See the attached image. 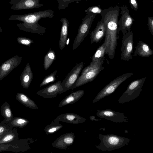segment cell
I'll use <instances>...</instances> for the list:
<instances>
[{
    "instance_id": "f1b7e54d",
    "label": "cell",
    "mask_w": 153,
    "mask_h": 153,
    "mask_svg": "<svg viewBox=\"0 0 153 153\" xmlns=\"http://www.w3.org/2000/svg\"><path fill=\"white\" fill-rule=\"evenodd\" d=\"M58 3V8L60 10L64 9L69 6L70 3L76 2L78 3L79 1L82 0H56Z\"/></svg>"
},
{
    "instance_id": "5bb4252c",
    "label": "cell",
    "mask_w": 153,
    "mask_h": 153,
    "mask_svg": "<svg viewBox=\"0 0 153 153\" xmlns=\"http://www.w3.org/2000/svg\"><path fill=\"white\" fill-rule=\"evenodd\" d=\"M75 137L74 134L72 132L65 134L58 137L51 145L54 147L65 149L73 144Z\"/></svg>"
},
{
    "instance_id": "d4e9b609",
    "label": "cell",
    "mask_w": 153,
    "mask_h": 153,
    "mask_svg": "<svg viewBox=\"0 0 153 153\" xmlns=\"http://www.w3.org/2000/svg\"><path fill=\"white\" fill-rule=\"evenodd\" d=\"M106 48V43L104 42L102 45L98 48L93 56L91 58L92 61L97 60L104 61L105 59V55Z\"/></svg>"
},
{
    "instance_id": "6da1fadb",
    "label": "cell",
    "mask_w": 153,
    "mask_h": 153,
    "mask_svg": "<svg viewBox=\"0 0 153 153\" xmlns=\"http://www.w3.org/2000/svg\"><path fill=\"white\" fill-rule=\"evenodd\" d=\"M54 16V12L52 10L48 9L23 15H11L8 19L22 22V23L16 24L21 30L43 34L45 33L46 28L39 24V21L42 18H53Z\"/></svg>"
},
{
    "instance_id": "7402d4cb",
    "label": "cell",
    "mask_w": 153,
    "mask_h": 153,
    "mask_svg": "<svg viewBox=\"0 0 153 153\" xmlns=\"http://www.w3.org/2000/svg\"><path fill=\"white\" fill-rule=\"evenodd\" d=\"M16 99L27 108L33 109H38V107L35 102L24 93L18 92Z\"/></svg>"
},
{
    "instance_id": "7c38bea8",
    "label": "cell",
    "mask_w": 153,
    "mask_h": 153,
    "mask_svg": "<svg viewBox=\"0 0 153 153\" xmlns=\"http://www.w3.org/2000/svg\"><path fill=\"white\" fill-rule=\"evenodd\" d=\"M22 58V57L16 55L6 61L1 65L0 81L7 76L20 64Z\"/></svg>"
},
{
    "instance_id": "d6a6232c",
    "label": "cell",
    "mask_w": 153,
    "mask_h": 153,
    "mask_svg": "<svg viewBox=\"0 0 153 153\" xmlns=\"http://www.w3.org/2000/svg\"><path fill=\"white\" fill-rule=\"evenodd\" d=\"M147 25L151 33L153 36V18L151 16L148 17Z\"/></svg>"
},
{
    "instance_id": "e0dca14e",
    "label": "cell",
    "mask_w": 153,
    "mask_h": 153,
    "mask_svg": "<svg viewBox=\"0 0 153 153\" xmlns=\"http://www.w3.org/2000/svg\"><path fill=\"white\" fill-rule=\"evenodd\" d=\"M20 77L22 86L25 88H28L33 78V72L29 63L25 66Z\"/></svg>"
},
{
    "instance_id": "30bf717a",
    "label": "cell",
    "mask_w": 153,
    "mask_h": 153,
    "mask_svg": "<svg viewBox=\"0 0 153 153\" xmlns=\"http://www.w3.org/2000/svg\"><path fill=\"white\" fill-rule=\"evenodd\" d=\"M96 115L99 117L116 123L128 122V119L123 112H117L109 109L97 110Z\"/></svg>"
},
{
    "instance_id": "1f68e13d",
    "label": "cell",
    "mask_w": 153,
    "mask_h": 153,
    "mask_svg": "<svg viewBox=\"0 0 153 153\" xmlns=\"http://www.w3.org/2000/svg\"><path fill=\"white\" fill-rule=\"evenodd\" d=\"M102 10L100 6H95L89 7L85 11V12H90L95 14H99Z\"/></svg>"
},
{
    "instance_id": "836d02e7",
    "label": "cell",
    "mask_w": 153,
    "mask_h": 153,
    "mask_svg": "<svg viewBox=\"0 0 153 153\" xmlns=\"http://www.w3.org/2000/svg\"><path fill=\"white\" fill-rule=\"evenodd\" d=\"M130 7L131 9L135 11H137L138 9V4L137 0H129Z\"/></svg>"
},
{
    "instance_id": "52a82bcc",
    "label": "cell",
    "mask_w": 153,
    "mask_h": 153,
    "mask_svg": "<svg viewBox=\"0 0 153 153\" xmlns=\"http://www.w3.org/2000/svg\"><path fill=\"white\" fill-rule=\"evenodd\" d=\"M133 33L132 31L127 32L123 36L121 48V59L128 61L133 58L132 54L133 52Z\"/></svg>"
},
{
    "instance_id": "44dd1931",
    "label": "cell",
    "mask_w": 153,
    "mask_h": 153,
    "mask_svg": "<svg viewBox=\"0 0 153 153\" xmlns=\"http://www.w3.org/2000/svg\"><path fill=\"white\" fill-rule=\"evenodd\" d=\"M19 138L17 129L13 127L0 138V144L13 143L16 142Z\"/></svg>"
},
{
    "instance_id": "d590c367",
    "label": "cell",
    "mask_w": 153,
    "mask_h": 153,
    "mask_svg": "<svg viewBox=\"0 0 153 153\" xmlns=\"http://www.w3.org/2000/svg\"><path fill=\"white\" fill-rule=\"evenodd\" d=\"M89 118L91 120L97 121V120H96L97 119L95 118V117L94 116H90V117H89Z\"/></svg>"
},
{
    "instance_id": "603a6c76",
    "label": "cell",
    "mask_w": 153,
    "mask_h": 153,
    "mask_svg": "<svg viewBox=\"0 0 153 153\" xmlns=\"http://www.w3.org/2000/svg\"><path fill=\"white\" fill-rule=\"evenodd\" d=\"M0 111L2 116L4 118V120L1 121V122L7 124L14 117L10 105L6 101L1 105Z\"/></svg>"
},
{
    "instance_id": "4316f807",
    "label": "cell",
    "mask_w": 153,
    "mask_h": 153,
    "mask_svg": "<svg viewBox=\"0 0 153 153\" xmlns=\"http://www.w3.org/2000/svg\"><path fill=\"white\" fill-rule=\"evenodd\" d=\"M62 127L59 121H53L44 128V130L47 134H52L59 130Z\"/></svg>"
},
{
    "instance_id": "2e32d148",
    "label": "cell",
    "mask_w": 153,
    "mask_h": 153,
    "mask_svg": "<svg viewBox=\"0 0 153 153\" xmlns=\"http://www.w3.org/2000/svg\"><path fill=\"white\" fill-rule=\"evenodd\" d=\"M105 28L103 21L102 19L99 22L95 29L90 33L91 43H97L105 37Z\"/></svg>"
},
{
    "instance_id": "5b68a950",
    "label": "cell",
    "mask_w": 153,
    "mask_h": 153,
    "mask_svg": "<svg viewBox=\"0 0 153 153\" xmlns=\"http://www.w3.org/2000/svg\"><path fill=\"white\" fill-rule=\"evenodd\" d=\"M85 14V16L82 19L74 42L72 48L73 50L76 49L80 45L88 35L93 20L97 14L87 12H86Z\"/></svg>"
},
{
    "instance_id": "8fae6325",
    "label": "cell",
    "mask_w": 153,
    "mask_h": 153,
    "mask_svg": "<svg viewBox=\"0 0 153 153\" xmlns=\"http://www.w3.org/2000/svg\"><path fill=\"white\" fill-rule=\"evenodd\" d=\"M61 82L59 80L38 91L36 94L44 98L51 99L54 98L58 94L63 93V89Z\"/></svg>"
},
{
    "instance_id": "e575fe53",
    "label": "cell",
    "mask_w": 153,
    "mask_h": 153,
    "mask_svg": "<svg viewBox=\"0 0 153 153\" xmlns=\"http://www.w3.org/2000/svg\"><path fill=\"white\" fill-rule=\"evenodd\" d=\"M10 146V144H0V152L7 151Z\"/></svg>"
},
{
    "instance_id": "3957f363",
    "label": "cell",
    "mask_w": 153,
    "mask_h": 153,
    "mask_svg": "<svg viewBox=\"0 0 153 153\" xmlns=\"http://www.w3.org/2000/svg\"><path fill=\"white\" fill-rule=\"evenodd\" d=\"M104 61L99 60L92 61L90 64L82 71L81 75L78 77L71 89L92 81L98 75L104 67L102 66Z\"/></svg>"
},
{
    "instance_id": "ac0fdd59",
    "label": "cell",
    "mask_w": 153,
    "mask_h": 153,
    "mask_svg": "<svg viewBox=\"0 0 153 153\" xmlns=\"http://www.w3.org/2000/svg\"><path fill=\"white\" fill-rule=\"evenodd\" d=\"M153 54V51L148 44L140 40L137 42V45L134 51V56L137 55L141 57H146Z\"/></svg>"
},
{
    "instance_id": "d6986e66",
    "label": "cell",
    "mask_w": 153,
    "mask_h": 153,
    "mask_svg": "<svg viewBox=\"0 0 153 153\" xmlns=\"http://www.w3.org/2000/svg\"><path fill=\"white\" fill-rule=\"evenodd\" d=\"M62 23L61 29L59 46L61 50H62L66 45L68 38L69 21L66 18H63L60 19Z\"/></svg>"
},
{
    "instance_id": "8d00e7d4",
    "label": "cell",
    "mask_w": 153,
    "mask_h": 153,
    "mask_svg": "<svg viewBox=\"0 0 153 153\" xmlns=\"http://www.w3.org/2000/svg\"><path fill=\"white\" fill-rule=\"evenodd\" d=\"M2 32V30L1 28V27H0V33Z\"/></svg>"
},
{
    "instance_id": "8992f818",
    "label": "cell",
    "mask_w": 153,
    "mask_h": 153,
    "mask_svg": "<svg viewBox=\"0 0 153 153\" xmlns=\"http://www.w3.org/2000/svg\"><path fill=\"white\" fill-rule=\"evenodd\" d=\"M133 74L132 72L126 73L114 79L107 85L97 94L92 102L95 103L113 93L123 82Z\"/></svg>"
},
{
    "instance_id": "4fadbf2b",
    "label": "cell",
    "mask_w": 153,
    "mask_h": 153,
    "mask_svg": "<svg viewBox=\"0 0 153 153\" xmlns=\"http://www.w3.org/2000/svg\"><path fill=\"white\" fill-rule=\"evenodd\" d=\"M40 0H11L9 3L13 10H26L40 7L44 5Z\"/></svg>"
},
{
    "instance_id": "83f0119b",
    "label": "cell",
    "mask_w": 153,
    "mask_h": 153,
    "mask_svg": "<svg viewBox=\"0 0 153 153\" xmlns=\"http://www.w3.org/2000/svg\"><path fill=\"white\" fill-rule=\"evenodd\" d=\"M57 72V71L56 70L45 77L40 84L39 86L42 87L50 83L54 82L56 79V76Z\"/></svg>"
},
{
    "instance_id": "9a60e30c",
    "label": "cell",
    "mask_w": 153,
    "mask_h": 153,
    "mask_svg": "<svg viewBox=\"0 0 153 153\" xmlns=\"http://www.w3.org/2000/svg\"><path fill=\"white\" fill-rule=\"evenodd\" d=\"M86 120L78 114L71 113L61 114L53 121H61L68 123L77 124L85 123Z\"/></svg>"
},
{
    "instance_id": "ffe728a7",
    "label": "cell",
    "mask_w": 153,
    "mask_h": 153,
    "mask_svg": "<svg viewBox=\"0 0 153 153\" xmlns=\"http://www.w3.org/2000/svg\"><path fill=\"white\" fill-rule=\"evenodd\" d=\"M85 91L79 90L72 92L66 97L59 103V107H61L69 104H73L78 101L84 95Z\"/></svg>"
},
{
    "instance_id": "ba28073f",
    "label": "cell",
    "mask_w": 153,
    "mask_h": 153,
    "mask_svg": "<svg viewBox=\"0 0 153 153\" xmlns=\"http://www.w3.org/2000/svg\"><path fill=\"white\" fill-rule=\"evenodd\" d=\"M121 9L120 14L121 16L118 24L119 26L117 30L118 34L121 31L123 34L124 35L127 32L131 31V27L134 21V19L131 16L128 7L123 5L120 7Z\"/></svg>"
},
{
    "instance_id": "4dcf8cb0",
    "label": "cell",
    "mask_w": 153,
    "mask_h": 153,
    "mask_svg": "<svg viewBox=\"0 0 153 153\" xmlns=\"http://www.w3.org/2000/svg\"><path fill=\"white\" fill-rule=\"evenodd\" d=\"M13 128L9 126L7 124H6L1 122L0 123V138L7 132Z\"/></svg>"
},
{
    "instance_id": "cb8c5ba5",
    "label": "cell",
    "mask_w": 153,
    "mask_h": 153,
    "mask_svg": "<svg viewBox=\"0 0 153 153\" xmlns=\"http://www.w3.org/2000/svg\"><path fill=\"white\" fill-rule=\"evenodd\" d=\"M29 123L27 119L19 117H14L7 123L11 127L22 128L25 127Z\"/></svg>"
},
{
    "instance_id": "277c9868",
    "label": "cell",
    "mask_w": 153,
    "mask_h": 153,
    "mask_svg": "<svg viewBox=\"0 0 153 153\" xmlns=\"http://www.w3.org/2000/svg\"><path fill=\"white\" fill-rule=\"evenodd\" d=\"M146 77L133 81L128 85L126 90L120 97L118 102L123 104L137 98L142 90Z\"/></svg>"
},
{
    "instance_id": "f546056e",
    "label": "cell",
    "mask_w": 153,
    "mask_h": 153,
    "mask_svg": "<svg viewBox=\"0 0 153 153\" xmlns=\"http://www.w3.org/2000/svg\"><path fill=\"white\" fill-rule=\"evenodd\" d=\"M18 42L22 45L25 46H30L33 41L28 38L23 36H19L17 38Z\"/></svg>"
},
{
    "instance_id": "484cf974",
    "label": "cell",
    "mask_w": 153,
    "mask_h": 153,
    "mask_svg": "<svg viewBox=\"0 0 153 153\" xmlns=\"http://www.w3.org/2000/svg\"><path fill=\"white\" fill-rule=\"evenodd\" d=\"M56 59V56L54 51L51 50L50 48L44 58L43 65L45 70L49 68Z\"/></svg>"
},
{
    "instance_id": "9c48e42d",
    "label": "cell",
    "mask_w": 153,
    "mask_h": 153,
    "mask_svg": "<svg viewBox=\"0 0 153 153\" xmlns=\"http://www.w3.org/2000/svg\"><path fill=\"white\" fill-rule=\"evenodd\" d=\"M84 64V62H82L75 66L61 82V85L63 89V93L68 90L71 89L78 79Z\"/></svg>"
},
{
    "instance_id": "7a4b0ae2",
    "label": "cell",
    "mask_w": 153,
    "mask_h": 153,
    "mask_svg": "<svg viewBox=\"0 0 153 153\" xmlns=\"http://www.w3.org/2000/svg\"><path fill=\"white\" fill-rule=\"evenodd\" d=\"M100 143L95 147L102 151H111L121 148L127 145L131 140L128 138L113 134L98 135Z\"/></svg>"
}]
</instances>
